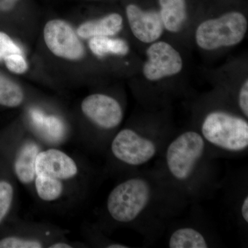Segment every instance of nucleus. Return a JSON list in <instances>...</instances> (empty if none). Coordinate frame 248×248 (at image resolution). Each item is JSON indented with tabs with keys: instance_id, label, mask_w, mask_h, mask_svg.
I'll return each mask as SVG.
<instances>
[{
	"instance_id": "9d476101",
	"label": "nucleus",
	"mask_w": 248,
	"mask_h": 248,
	"mask_svg": "<svg viewBox=\"0 0 248 248\" xmlns=\"http://www.w3.org/2000/svg\"><path fill=\"white\" fill-rule=\"evenodd\" d=\"M158 4L166 40L177 45L178 41L189 42L193 22L186 0H158Z\"/></svg>"
},
{
	"instance_id": "9b49d317",
	"label": "nucleus",
	"mask_w": 248,
	"mask_h": 248,
	"mask_svg": "<svg viewBox=\"0 0 248 248\" xmlns=\"http://www.w3.org/2000/svg\"><path fill=\"white\" fill-rule=\"evenodd\" d=\"M35 169L37 177L65 183L74 179L79 173L75 160L56 148L41 151L36 158Z\"/></svg>"
},
{
	"instance_id": "a878e982",
	"label": "nucleus",
	"mask_w": 248,
	"mask_h": 248,
	"mask_svg": "<svg viewBox=\"0 0 248 248\" xmlns=\"http://www.w3.org/2000/svg\"><path fill=\"white\" fill-rule=\"evenodd\" d=\"M13 1H16V2H18V1H19V0H13Z\"/></svg>"
},
{
	"instance_id": "4be33fe9",
	"label": "nucleus",
	"mask_w": 248,
	"mask_h": 248,
	"mask_svg": "<svg viewBox=\"0 0 248 248\" xmlns=\"http://www.w3.org/2000/svg\"><path fill=\"white\" fill-rule=\"evenodd\" d=\"M17 2L13 0H0V13H7L16 8Z\"/></svg>"
},
{
	"instance_id": "f8f14e48",
	"label": "nucleus",
	"mask_w": 248,
	"mask_h": 248,
	"mask_svg": "<svg viewBox=\"0 0 248 248\" xmlns=\"http://www.w3.org/2000/svg\"><path fill=\"white\" fill-rule=\"evenodd\" d=\"M125 25L124 16L120 13L112 12L81 22L76 31L81 40L88 41L93 37L119 36L123 32Z\"/></svg>"
},
{
	"instance_id": "6e6552de",
	"label": "nucleus",
	"mask_w": 248,
	"mask_h": 248,
	"mask_svg": "<svg viewBox=\"0 0 248 248\" xmlns=\"http://www.w3.org/2000/svg\"><path fill=\"white\" fill-rule=\"evenodd\" d=\"M80 108L85 118L101 130L117 128L124 118V108L120 101L107 93H95L86 96Z\"/></svg>"
},
{
	"instance_id": "39448f33",
	"label": "nucleus",
	"mask_w": 248,
	"mask_h": 248,
	"mask_svg": "<svg viewBox=\"0 0 248 248\" xmlns=\"http://www.w3.org/2000/svg\"><path fill=\"white\" fill-rule=\"evenodd\" d=\"M205 141L198 132L187 130L172 140L166 153L170 174L176 180L186 182L195 172L203 156Z\"/></svg>"
},
{
	"instance_id": "6ab92c4d",
	"label": "nucleus",
	"mask_w": 248,
	"mask_h": 248,
	"mask_svg": "<svg viewBox=\"0 0 248 248\" xmlns=\"http://www.w3.org/2000/svg\"><path fill=\"white\" fill-rule=\"evenodd\" d=\"M45 243L37 238L10 236L0 240V248H42Z\"/></svg>"
},
{
	"instance_id": "f03ea898",
	"label": "nucleus",
	"mask_w": 248,
	"mask_h": 248,
	"mask_svg": "<svg viewBox=\"0 0 248 248\" xmlns=\"http://www.w3.org/2000/svg\"><path fill=\"white\" fill-rule=\"evenodd\" d=\"M186 71L185 57L179 45L164 38L145 47L144 58L136 73L141 84L159 88L180 81Z\"/></svg>"
},
{
	"instance_id": "dca6fc26",
	"label": "nucleus",
	"mask_w": 248,
	"mask_h": 248,
	"mask_svg": "<svg viewBox=\"0 0 248 248\" xmlns=\"http://www.w3.org/2000/svg\"><path fill=\"white\" fill-rule=\"evenodd\" d=\"M170 248H206L208 244L203 234L192 228H182L174 232L170 238Z\"/></svg>"
},
{
	"instance_id": "aec40b11",
	"label": "nucleus",
	"mask_w": 248,
	"mask_h": 248,
	"mask_svg": "<svg viewBox=\"0 0 248 248\" xmlns=\"http://www.w3.org/2000/svg\"><path fill=\"white\" fill-rule=\"evenodd\" d=\"M6 69L17 76H22L29 71V63L24 52L11 54L2 62Z\"/></svg>"
},
{
	"instance_id": "412c9836",
	"label": "nucleus",
	"mask_w": 248,
	"mask_h": 248,
	"mask_svg": "<svg viewBox=\"0 0 248 248\" xmlns=\"http://www.w3.org/2000/svg\"><path fill=\"white\" fill-rule=\"evenodd\" d=\"M24 52L17 42L9 34L0 31V63H2L6 57L16 53Z\"/></svg>"
},
{
	"instance_id": "4468645a",
	"label": "nucleus",
	"mask_w": 248,
	"mask_h": 248,
	"mask_svg": "<svg viewBox=\"0 0 248 248\" xmlns=\"http://www.w3.org/2000/svg\"><path fill=\"white\" fill-rule=\"evenodd\" d=\"M87 42L88 48L94 58L102 61L110 59L130 58L133 53L129 41L120 35L93 37Z\"/></svg>"
},
{
	"instance_id": "0eeeda50",
	"label": "nucleus",
	"mask_w": 248,
	"mask_h": 248,
	"mask_svg": "<svg viewBox=\"0 0 248 248\" xmlns=\"http://www.w3.org/2000/svg\"><path fill=\"white\" fill-rule=\"evenodd\" d=\"M111 152L116 159L131 166L146 164L157 152L156 143L132 128H124L111 143Z\"/></svg>"
},
{
	"instance_id": "7ed1b4c3",
	"label": "nucleus",
	"mask_w": 248,
	"mask_h": 248,
	"mask_svg": "<svg viewBox=\"0 0 248 248\" xmlns=\"http://www.w3.org/2000/svg\"><path fill=\"white\" fill-rule=\"evenodd\" d=\"M201 135L205 142L224 151H244L248 147V119L225 109H213L202 119Z\"/></svg>"
},
{
	"instance_id": "5701e85b",
	"label": "nucleus",
	"mask_w": 248,
	"mask_h": 248,
	"mask_svg": "<svg viewBox=\"0 0 248 248\" xmlns=\"http://www.w3.org/2000/svg\"><path fill=\"white\" fill-rule=\"evenodd\" d=\"M241 212L244 221L248 223V197H246L243 202Z\"/></svg>"
},
{
	"instance_id": "2eb2a0df",
	"label": "nucleus",
	"mask_w": 248,
	"mask_h": 248,
	"mask_svg": "<svg viewBox=\"0 0 248 248\" xmlns=\"http://www.w3.org/2000/svg\"><path fill=\"white\" fill-rule=\"evenodd\" d=\"M25 101V93L20 85L0 73V106L18 108Z\"/></svg>"
},
{
	"instance_id": "393cba45",
	"label": "nucleus",
	"mask_w": 248,
	"mask_h": 248,
	"mask_svg": "<svg viewBox=\"0 0 248 248\" xmlns=\"http://www.w3.org/2000/svg\"><path fill=\"white\" fill-rule=\"evenodd\" d=\"M108 248H127L128 246H125V245L120 244H112L107 246Z\"/></svg>"
},
{
	"instance_id": "a211bd4d",
	"label": "nucleus",
	"mask_w": 248,
	"mask_h": 248,
	"mask_svg": "<svg viewBox=\"0 0 248 248\" xmlns=\"http://www.w3.org/2000/svg\"><path fill=\"white\" fill-rule=\"evenodd\" d=\"M14 196L13 184L6 180H0V224L11 211Z\"/></svg>"
},
{
	"instance_id": "1a4fd4ad",
	"label": "nucleus",
	"mask_w": 248,
	"mask_h": 248,
	"mask_svg": "<svg viewBox=\"0 0 248 248\" xmlns=\"http://www.w3.org/2000/svg\"><path fill=\"white\" fill-rule=\"evenodd\" d=\"M124 17L130 34L144 48L164 38V26L158 9H143L130 3L125 6Z\"/></svg>"
},
{
	"instance_id": "f257e3e1",
	"label": "nucleus",
	"mask_w": 248,
	"mask_h": 248,
	"mask_svg": "<svg viewBox=\"0 0 248 248\" xmlns=\"http://www.w3.org/2000/svg\"><path fill=\"white\" fill-rule=\"evenodd\" d=\"M248 31L246 14L231 10L194 22L190 41L201 53L213 56L241 45Z\"/></svg>"
},
{
	"instance_id": "20e7f679",
	"label": "nucleus",
	"mask_w": 248,
	"mask_h": 248,
	"mask_svg": "<svg viewBox=\"0 0 248 248\" xmlns=\"http://www.w3.org/2000/svg\"><path fill=\"white\" fill-rule=\"evenodd\" d=\"M151 197L152 187L146 179L130 178L111 190L107 199V210L115 221L130 223L146 210Z\"/></svg>"
},
{
	"instance_id": "ddd939ff",
	"label": "nucleus",
	"mask_w": 248,
	"mask_h": 248,
	"mask_svg": "<svg viewBox=\"0 0 248 248\" xmlns=\"http://www.w3.org/2000/svg\"><path fill=\"white\" fill-rule=\"evenodd\" d=\"M41 151L39 143L31 138L23 140L16 150L13 166L16 177L23 185L33 184L35 177V160Z\"/></svg>"
},
{
	"instance_id": "f3484780",
	"label": "nucleus",
	"mask_w": 248,
	"mask_h": 248,
	"mask_svg": "<svg viewBox=\"0 0 248 248\" xmlns=\"http://www.w3.org/2000/svg\"><path fill=\"white\" fill-rule=\"evenodd\" d=\"M65 184L66 183L61 181L37 176L33 183L36 194L41 200L46 202H56L61 199L66 190Z\"/></svg>"
},
{
	"instance_id": "b1692460",
	"label": "nucleus",
	"mask_w": 248,
	"mask_h": 248,
	"mask_svg": "<svg viewBox=\"0 0 248 248\" xmlns=\"http://www.w3.org/2000/svg\"><path fill=\"white\" fill-rule=\"evenodd\" d=\"M48 248H72L73 246L68 243L55 242L49 245Z\"/></svg>"
},
{
	"instance_id": "423d86ee",
	"label": "nucleus",
	"mask_w": 248,
	"mask_h": 248,
	"mask_svg": "<svg viewBox=\"0 0 248 248\" xmlns=\"http://www.w3.org/2000/svg\"><path fill=\"white\" fill-rule=\"evenodd\" d=\"M42 36L47 50L55 58L64 61L84 60L87 50L71 23L55 18L46 22Z\"/></svg>"
}]
</instances>
